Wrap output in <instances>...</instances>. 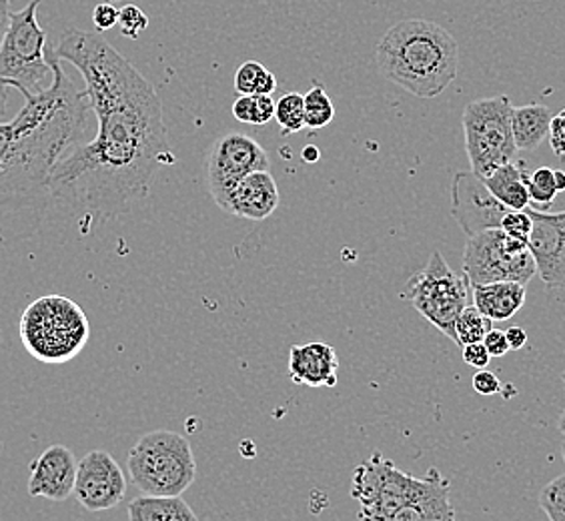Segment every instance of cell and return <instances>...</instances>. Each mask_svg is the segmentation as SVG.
I'll return each instance as SVG.
<instances>
[{
	"instance_id": "obj_1",
	"label": "cell",
	"mask_w": 565,
	"mask_h": 521,
	"mask_svg": "<svg viewBox=\"0 0 565 521\" xmlns=\"http://www.w3.org/2000/svg\"><path fill=\"white\" fill-rule=\"evenodd\" d=\"M56 59L85 81L97 135L76 145L51 177L53 203L71 213L119 217L151 191L161 163H173L163 103L151 83L98 33L71 29Z\"/></svg>"
},
{
	"instance_id": "obj_2",
	"label": "cell",
	"mask_w": 565,
	"mask_h": 521,
	"mask_svg": "<svg viewBox=\"0 0 565 521\" xmlns=\"http://www.w3.org/2000/svg\"><path fill=\"white\" fill-rule=\"evenodd\" d=\"M53 83L24 98L11 123H0V247L31 240L53 203L56 163L87 137V93L68 78L51 53Z\"/></svg>"
},
{
	"instance_id": "obj_3",
	"label": "cell",
	"mask_w": 565,
	"mask_h": 521,
	"mask_svg": "<svg viewBox=\"0 0 565 521\" xmlns=\"http://www.w3.org/2000/svg\"><path fill=\"white\" fill-rule=\"evenodd\" d=\"M375 56L381 75L417 98L439 97L459 71L454 34L425 19L393 24L377 44Z\"/></svg>"
},
{
	"instance_id": "obj_4",
	"label": "cell",
	"mask_w": 565,
	"mask_h": 521,
	"mask_svg": "<svg viewBox=\"0 0 565 521\" xmlns=\"http://www.w3.org/2000/svg\"><path fill=\"white\" fill-rule=\"evenodd\" d=\"M24 349L41 363L61 365L75 359L90 337L87 316L63 295H44L24 309L21 317Z\"/></svg>"
},
{
	"instance_id": "obj_5",
	"label": "cell",
	"mask_w": 565,
	"mask_h": 521,
	"mask_svg": "<svg viewBox=\"0 0 565 521\" xmlns=\"http://www.w3.org/2000/svg\"><path fill=\"white\" fill-rule=\"evenodd\" d=\"M127 467L135 488L145 496H183L196 476L189 439L169 429L142 435L129 451Z\"/></svg>"
},
{
	"instance_id": "obj_6",
	"label": "cell",
	"mask_w": 565,
	"mask_h": 521,
	"mask_svg": "<svg viewBox=\"0 0 565 521\" xmlns=\"http://www.w3.org/2000/svg\"><path fill=\"white\" fill-rule=\"evenodd\" d=\"M444 476L429 469L425 478L402 471L392 459L375 451L359 464L353 474L351 498L359 503V521H381L402 510L403 506L431 493Z\"/></svg>"
},
{
	"instance_id": "obj_7",
	"label": "cell",
	"mask_w": 565,
	"mask_h": 521,
	"mask_svg": "<svg viewBox=\"0 0 565 521\" xmlns=\"http://www.w3.org/2000/svg\"><path fill=\"white\" fill-rule=\"evenodd\" d=\"M39 4L41 0H31L21 11L12 12L11 26L0 46V81L24 98L46 88L43 83L53 75L46 33L36 19Z\"/></svg>"
},
{
	"instance_id": "obj_8",
	"label": "cell",
	"mask_w": 565,
	"mask_h": 521,
	"mask_svg": "<svg viewBox=\"0 0 565 521\" xmlns=\"http://www.w3.org/2000/svg\"><path fill=\"white\" fill-rule=\"evenodd\" d=\"M511 110L513 105L505 95L471 100L463 110L461 125L466 132V151L471 171L481 179L500 169L501 164L518 159Z\"/></svg>"
},
{
	"instance_id": "obj_9",
	"label": "cell",
	"mask_w": 565,
	"mask_h": 521,
	"mask_svg": "<svg viewBox=\"0 0 565 521\" xmlns=\"http://www.w3.org/2000/svg\"><path fill=\"white\" fill-rule=\"evenodd\" d=\"M469 289L471 283L466 273L454 272L441 253L435 251L427 267L405 285V299L456 343V321L468 307Z\"/></svg>"
},
{
	"instance_id": "obj_10",
	"label": "cell",
	"mask_w": 565,
	"mask_h": 521,
	"mask_svg": "<svg viewBox=\"0 0 565 521\" xmlns=\"http://www.w3.org/2000/svg\"><path fill=\"white\" fill-rule=\"evenodd\" d=\"M463 273L471 285L513 281L527 285L535 260L525 241H518L501 228H488L471 235L463 249Z\"/></svg>"
},
{
	"instance_id": "obj_11",
	"label": "cell",
	"mask_w": 565,
	"mask_h": 521,
	"mask_svg": "<svg viewBox=\"0 0 565 521\" xmlns=\"http://www.w3.org/2000/svg\"><path fill=\"white\" fill-rule=\"evenodd\" d=\"M269 155L243 132H228L213 142L207 157V183L215 205L227 213L228 196L245 177L269 171Z\"/></svg>"
},
{
	"instance_id": "obj_12",
	"label": "cell",
	"mask_w": 565,
	"mask_h": 521,
	"mask_svg": "<svg viewBox=\"0 0 565 521\" xmlns=\"http://www.w3.org/2000/svg\"><path fill=\"white\" fill-rule=\"evenodd\" d=\"M127 493V479L115 457L93 449L76 466L75 496L76 501L90 511L113 510L117 508Z\"/></svg>"
},
{
	"instance_id": "obj_13",
	"label": "cell",
	"mask_w": 565,
	"mask_h": 521,
	"mask_svg": "<svg viewBox=\"0 0 565 521\" xmlns=\"http://www.w3.org/2000/svg\"><path fill=\"white\" fill-rule=\"evenodd\" d=\"M511 209L501 205L483 179L473 171H461L451 183V215L461 231L471 237L488 228H500Z\"/></svg>"
},
{
	"instance_id": "obj_14",
	"label": "cell",
	"mask_w": 565,
	"mask_h": 521,
	"mask_svg": "<svg viewBox=\"0 0 565 521\" xmlns=\"http://www.w3.org/2000/svg\"><path fill=\"white\" fill-rule=\"evenodd\" d=\"M532 235L527 247L535 260V272L550 289L565 287V211L547 213L527 206Z\"/></svg>"
},
{
	"instance_id": "obj_15",
	"label": "cell",
	"mask_w": 565,
	"mask_h": 521,
	"mask_svg": "<svg viewBox=\"0 0 565 521\" xmlns=\"http://www.w3.org/2000/svg\"><path fill=\"white\" fill-rule=\"evenodd\" d=\"M75 454L66 446H51L31 464L29 496L51 501H65L75 491Z\"/></svg>"
},
{
	"instance_id": "obj_16",
	"label": "cell",
	"mask_w": 565,
	"mask_h": 521,
	"mask_svg": "<svg viewBox=\"0 0 565 521\" xmlns=\"http://www.w3.org/2000/svg\"><path fill=\"white\" fill-rule=\"evenodd\" d=\"M338 351L329 343L294 345L289 351V375L295 385L335 387L338 385Z\"/></svg>"
},
{
	"instance_id": "obj_17",
	"label": "cell",
	"mask_w": 565,
	"mask_h": 521,
	"mask_svg": "<svg viewBox=\"0 0 565 521\" xmlns=\"http://www.w3.org/2000/svg\"><path fill=\"white\" fill-rule=\"evenodd\" d=\"M281 195L271 171H255L245 177L228 196L227 213L249 221H265L279 206Z\"/></svg>"
},
{
	"instance_id": "obj_18",
	"label": "cell",
	"mask_w": 565,
	"mask_h": 521,
	"mask_svg": "<svg viewBox=\"0 0 565 521\" xmlns=\"http://www.w3.org/2000/svg\"><path fill=\"white\" fill-rule=\"evenodd\" d=\"M473 305L491 321H508L525 305V285L500 281L471 285Z\"/></svg>"
},
{
	"instance_id": "obj_19",
	"label": "cell",
	"mask_w": 565,
	"mask_h": 521,
	"mask_svg": "<svg viewBox=\"0 0 565 521\" xmlns=\"http://www.w3.org/2000/svg\"><path fill=\"white\" fill-rule=\"evenodd\" d=\"M530 177L532 173L527 171V164L515 159L511 163L501 164L500 169L488 174L483 179V183L501 205L508 206L511 211H525L527 206L532 205Z\"/></svg>"
},
{
	"instance_id": "obj_20",
	"label": "cell",
	"mask_w": 565,
	"mask_h": 521,
	"mask_svg": "<svg viewBox=\"0 0 565 521\" xmlns=\"http://www.w3.org/2000/svg\"><path fill=\"white\" fill-rule=\"evenodd\" d=\"M552 110L545 105H523L511 110V130L518 151H535L550 135Z\"/></svg>"
},
{
	"instance_id": "obj_21",
	"label": "cell",
	"mask_w": 565,
	"mask_h": 521,
	"mask_svg": "<svg viewBox=\"0 0 565 521\" xmlns=\"http://www.w3.org/2000/svg\"><path fill=\"white\" fill-rule=\"evenodd\" d=\"M131 521H199L181 496H145L129 503Z\"/></svg>"
},
{
	"instance_id": "obj_22",
	"label": "cell",
	"mask_w": 565,
	"mask_h": 521,
	"mask_svg": "<svg viewBox=\"0 0 565 521\" xmlns=\"http://www.w3.org/2000/svg\"><path fill=\"white\" fill-rule=\"evenodd\" d=\"M381 521H457L456 510L449 498V481L441 479L431 493L403 506L402 510Z\"/></svg>"
},
{
	"instance_id": "obj_23",
	"label": "cell",
	"mask_w": 565,
	"mask_h": 521,
	"mask_svg": "<svg viewBox=\"0 0 565 521\" xmlns=\"http://www.w3.org/2000/svg\"><path fill=\"white\" fill-rule=\"evenodd\" d=\"M277 78L259 61H247L235 73V91L239 95H273Z\"/></svg>"
},
{
	"instance_id": "obj_24",
	"label": "cell",
	"mask_w": 565,
	"mask_h": 521,
	"mask_svg": "<svg viewBox=\"0 0 565 521\" xmlns=\"http://www.w3.org/2000/svg\"><path fill=\"white\" fill-rule=\"evenodd\" d=\"M490 317L483 316L476 305H468L456 321V343L457 345H469V343H481L491 329Z\"/></svg>"
},
{
	"instance_id": "obj_25",
	"label": "cell",
	"mask_w": 565,
	"mask_h": 521,
	"mask_svg": "<svg viewBox=\"0 0 565 521\" xmlns=\"http://www.w3.org/2000/svg\"><path fill=\"white\" fill-rule=\"evenodd\" d=\"M305 127L309 129H326L331 120L335 119L333 100L327 95L323 85H313L309 93H305Z\"/></svg>"
},
{
	"instance_id": "obj_26",
	"label": "cell",
	"mask_w": 565,
	"mask_h": 521,
	"mask_svg": "<svg viewBox=\"0 0 565 521\" xmlns=\"http://www.w3.org/2000/svg\"><path fill=\"white\" fill-rule=\"evenodd\" d=\"M275 119L285 135L305 129V100L299 93H287L275 103Z\"/></svg>"
},
{
	"instance_id": "obj_27",
	"label": "cell",
	"mask_w": 565,
	"mask_h": 521,
	"mask_svg": "<svg viewBox=\"0 0 565 521\" xmlns=\"http://www.w3.org/2000/svg\"><path fill=\"white\" fill-rule=\"evenodd\" d=\"M559 193V189L555 185V171L550 167H542L537 171H533L530 177V199L533 205L540 211H545L554 205L555 196Z\"/></svg>"
},
{
	"instance_id": "obj_28",
	"label": "cell",
	"mask_w": 565,
	"mask_h": 521,
	"mask_svg": "<svg viewBox=\"0 0 565 521\" xmlns=\"http://www.w3.org/2000/svg\"><path fill=\"white\" fill-rule=\"evenodd\" d=\"M540 506L550 521H565V474L542 489Z\"/></svg>"
},
{
	"instance_id": "obj_29",
	"label": "cell",
	"mask_w": 565,
	"mask_h": 521,
	"mask_svg": "<svg viewBox=\"0 0 565 521\" xmlns=\"http://www.w3.org/2000/svg\"><path fill=\"white\" fill-rule=\"evenodd\" d=\"M149 26V17L135 4H127L119 11V29L122 36L137 41Z\"/></svg>"
},
{
	"instance_id": "obj_30",
	"label": "cell",
	"mask_w": 565,
	"mask_h": 521,
	"mask_svg": "<svg viewBox=\"0 0 565 521\" xmlns=\"http://www.w3.org/2000/svg\"><path fill=\"white\" fill-rule=\"evenodd\" d=\"M532 217H530V213H527V209L525 211H510L503 221H501V231L503 233H508L510 237L518 241H530V235H532Z\"/></svg>"
},
{
	"instance_id": "obj_31",
	"label": "cell",
	"mask_w": 565,
	"mask_h": 521,
	"mask_svg": "<svg viewBox=\"0 0 565 521\" xmlns=\"http://www.w3.org/2000/svg\"><path fill=\"white\" fill-rule=\"evenodd\" d=\"M275 119V100L271 95H253V113H250V125H267Z\"/></svg>"
},
{
	"instance_id": "obj_32",
	"label": "cell",
	"mask_w": 565,
	"mask_h": 521,
	"mask_svg": "<svg viewBox=\"0 0 565 521\" xmlns=\"http://www.w3.org/2000/svg\"><path fill=\"white\" fill-rule=\"evenodd\" d=\"M93 24L98 33H107L115 24H119V11L110 2H100L93 11Z\"/></svg>"
},
{
	"instance_id": "obj_33",
	"label": "cell",
	"mask_w": 565,
	"mask_h": 521,
	"mask_svg": "<svg viewBox=\"0 0 565 521\" xmlns=\"http://www.w3.org/2000/svg\"><path fill=\"white\" fill-rule=\"evenodd\" d=\"M463 361L473 370H486L491 361L490 351L486 349L483 341L469 343V345H463Z\"/></svg>"
},
{
	"instance_id": "obj_34",
	"label": "cell",
	"mask_w": 565,
	"mask_h": 521,
	"mask_svg": "<svg viewBox=\"0 0 565 521\" xmlns=\"http://www.w3.org/2000/svg\"><path fill=\"white\" fill-rule=\"evenodd\" d=\"M471 383H473V390L478 391L479 395H495L501 391L500 378L488 370H478Z\"/></svg>"
},
{
	"instance_id": "obj_35",
	"label": "cell",
	"mask_w": 565,
	"mask_h": 521,
	"mask_svg": "<svg viewBox=\"0 0 565 521\" xmlns=\"http://www.w3.org/2000/svg\"><path fill=\"white\" fill-rule=\"evenodd\" d=\"M483 345L490 351L491 358H503L510 353V343L505 331L500 329H491L490 333L483 339Z\"/></svg>"
},
{
	"instance_id": "obj_36",
	"label": "cell",
	"mask_w": 565,
	"mask_h": 521,
	"mask_svg": "<svg viewBox=\"0 0 565 521\" xmlns=\"http://www.w3.org/2000/svg\"><path fill=\"white\" fill-rule=\"evenodd\" d=\"M550 145L557 157H565V120L562 115H555L550 125Z\"/></svg>"
},
{
	"instance_id": "obj_37",
	"label": "cell",
	"mask_w": 565,
	"mask_h": 521,
	"mask_svg": "<svg viewBox=\"0 0 565 521\" xmlns=\"http://www.w3.org/2000/svg\"><path fill=\"white\" fill-rule=\"evenodd\" d=\"M233 117L239 123H249L250 113H253V95H241L235 103H233Z\"/></svg>"
},
{
	"instance_id": "obj_38",
	"label": "cell",
	"mask_w": 565,
	"mask_h": 521,
	"mask_svg": "<svg viewBox=\"0 0 565 521\" xmlns=\"http://www.w3.org/2000/svg\"><path fill=\"white\" fill-rule=\"evenodd\" d=\"M11 0H0V46L11 26Z\"/></svg>"
},
{
	"instance_id": "obj_39",
	"label": "cell",
	"mask_w": 565,
	"mask_h": 521,
	"mask_svg": "<svg viewBox=\"0 0 565 521\" xmlns=\"http://www.w3.org/2000/svg\"><path fill=\"white\" fill-rule=\"evenodd\" d=\"M505 336H508V343H510V349H513V351L522 349L527 343V333L522 327H510L505 331Z\"/></svg>"
},
{
	"instance_id": "obj_40",
	"label": "cell",
	"mask_w": 565,
	"mask_h": 521,
	"mask_svg": "<svg viewBox=\"0 0 565 521\" xmlns=\"http://www.w3.org/2000/svg\"><path fill=\"white\" fill-rule=\"evenodd\" d=\"M319 157H321V152L317 147H307L303 151V159L307 163H317L319 161Z\"/></svg>"
},
{
	"instance_id": "obj_41",
	"label": "cell",
	"mask_w": 565,
	"mask_h": 521,
	"mask_svg": "<svg viewBox=\"0 0 565 521\" xmlns=\"http://www.w3.org/2000/svg\"><path fill=\"white\" fill-rule=\"evenodd\" d=\"M7 97H9V87L0 81V110L4 109V105H7Z\"/></svg>"
},
{
	"instance_id": "obj_42",
	"label": "cell",
	"mask_w": 565,
	"mask_h": 521,
	"mask_svg": "<svg viewBox=\"0 0 565 521\" xmlns=\"http://www.w3.org/2000/svg\"><path fill=\"white\" fill-rule=\"evenodd\" d=\"M555 185L559 189V193L565 191V171H555Z\"/></svg>"
},
{
	"instance_id": "obj_43",
	"label": "cell",
	"mask_w": 565,
	"mask_h": 521,
	"mask_svg": "<svg viewBox=\"0 0 565 521\" xmlns=\"http://www.w3.org/2000/svg\"><path fill=\"white\" fill-rule=\"evenodd\" d=\"M557 429H559V434L565 435V410L562 415H559V422H557Z\"/></svg>"
},
{
	"instance_id": "obj_44",
	"label": "cell",
	"mask_w": 565,
	"mask_h": 521,
	"mask_svg": "<svg viewBox=\"0 0 565 521\" xmlns=\"http://www.w3.org/2000/svg\"><path fill=\"white\" fill-rule=\"evenodd\" d=\"M559 115H562V117H564V120H565V109L562 110V113H559Z\"/></svg>"
},
{
	"instance_id": "obj_45",
	"label": "cell",
	"mask_w": 565,
	"mask_h": 521,
	"mask_svg": "<svg viewBox=\"0 0 565 521\" xmlns=\"http://www.w3.org/2000/svg\"><path fill=\"white\" fill-rule=\"evenodd\" d=\"M562 381H564V383H565V371H564V373H562Z\"/></svg>"
},
{
	"instance_id": "obj_46",
	"label": "cell",
	"mask_w": 565,
	"mask_h": 521,
	"mask_svg": "<svg viewBox=\"0 0 565 521\" xmlns=\"http://www.w3.org/2000/svg\"><path fill=\"white\" fill-rule=\"evenodd\" d=\"M562 451H564V459H565V442H564V449H562Z\"/></svg>"
},
{
	"instance_id": "obj_47",
	"label": "cell",
	"mask_w": 565,
	"mask_h": 521,
	"mask_svg": "<svg viewBox=\"0 0 565 521\" xmlns=\"http://www.w3.org/2000/svg\"><path fill=\"white\" fill-rule=\"evenodd\" d=\"M564 289H565V287H564Z\"/></svg>"
}]
</instances>
